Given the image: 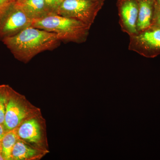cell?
<instances>
[{
	"label": "cell",
	"instance_id": "cell-8",
	"mask_svg": "<svg viewBox=\"0 0 160 160\" xmlns=\"http://www.w3.org/2000/svg\"><path fill=\"white\" fill-rule=\"evenodd\" d=\"M138 5V33L144 31L152 26L156 0H136Z\"/></svg>",
	"mask_w": 160,
	"mask_h": 160
},
{
	"label": "cell",
	"instance_id": "cell-7",
	"mask_svg": "<svg viewBox=\"0 0 160 160\" xmlns=\"http://www.w3.org/2000/svg\"><path fill=\"white\" fill-rule=\"evenodd\" d=\"M10 92L9 90V99L3 123L6 131L18 128L27 115V110L24 105Z\"/></svg>",
	"mask_w": 160,
	"mask_h": 160
},
{
	"label": "cell",
	"instance_id": "cell-11",
	"mask_svg": "<svg viewBox=\"0 0 160 160\" xmlns=\"http://www.w3.org/2000/svg\"><path fill=\"white\" fill-rule=\"evenodd\" d=\"M18 128L6 131L1 144V152L5 160H11V154L16 143L18 141Z\"/></svg>",
	"mask_w": 160,
	"mask_h": 160
},
{
	"label": "cell",
	"instance_id": "cell-14",
	"mask_svg": "<svg viewBox=\"0 0 160 160\" xmlns=\"http://www.w3.org/2000/svg\"><path fill=\"white\" fill-rule=\"evenodd\" d=\"M49 11L51 13H56L57 10L59 7L63 0H44Z\"/></svg>",
	"mask_w": 160,
	"mask_h": 160
},
{
	"label": "cell",
	"instance_id": "cell-18",
	"mask_svg": "<svg viewBox=\"0 0 160 160\" xmlns=\"http://www.w3.org/2000/svg\"><path fill=\"white\" fill-rule=\"evenodd\" d=\"M5 160V158L4 157L2 152H0V160Z\"/></svg>",
	"mask_w": 160,
	"mask_h": 160
},
{
	"label": "cell",
	"instance_id": "cell-2",
	"mask_svg": "<svg viewBox=\"0 0 160 160\" xmlns=\"http://www.w3.org/2000/svg\"><path fill=\"white\" fill-rule=\"evenodd\" d=\"M31 26L56 33L61 41L79 44L86 42L90 28L78 20L54 13L33 20Z\"/></svg>",
	"mask_w": 160,
	"mask_h": 160
},
{
	"label": "cell",
	"instance_id": "cell-15",
	"mask_svg": "<svg viewBox=\"0 0 160 160\" xmlns=\"http://www.w3.org/2000/svg\"><path fill=\"white\" fill-rule=\"evenodd\" d=\"M151 26L160 28V5L158 3L156 5L154 17Z\"/></svg>",
	"mask_w": 160,
	"mask_h": 160
},
{
	"label": "cell",
	"instance_id": "cell-19",
	"mask_svg": "<svg viewBox=\"0 0 160 160\" xmlns=\"http://www.w3.org/2000/svg\"><path fill=\"white\" fill-rule=\"evenodd\" d=\"M92 1H95V2H105L106 0H92Z\"/></svg>",
	"mask_w": 160,
	"mask_h": 160
},
{
	"label": "cell",
	"instance_id": "cell-17",
	"mask_svg": "<svg viewBox=\"0 0 160 160\" xmlns=\"http://www.w3.org/2000/svg\"><path fill=\"white\" fill-rule=\"evenodd\" d=\"M6 132L4 125L0 124V152H1V144H2V140Z\"/></svg>",
	"mask_w": 160,
	"mask_h": 160
},
{
	"label": "cell",
	"instance_id": "cell-10",
	"mask_svg": "<svg viewBox=\"0 0 160 160\" xmlns=\"http://www.w3.org/2000/svg\"><path fill=\"white\" fill-rule=\"evenodd\" d=\"M18 137L30 142L38 143L41 138L39 124L35 119L25 121L18 128Z\"/></svg>",
	"mask_w": 160,
	"mask_h": 160
},
{
	"label": "cell",
	"instance_id": "cell-16",
	"mask_svg": "<svg viewBox=\"0 0 160 160\" xmlns=\"http://www.w3.org/2000/svg\"><path fill=\"white\" fill-rule=\"evenodd\" d=\"M16 0H0V13Z\"/></svg>",
	"mask_w": 160,
	"mask_h": 160
},
{
	"label": "cell",
	"instance_id": "cell-13",
	"mask_svg": "<svg viewBox=\"0 0 160 160\" xmlns=\"http://www.w3.org/2000/svg\"><path fill=\"white\" fill-rule=\"evenodd\" d=\"M9 87L0 86V124H3L9 96Z\"/></svg>",
	"mask_w": 160,
	"mask_h": 160
},
{
	"label": "cell",
	"instance_id": "cell-9",
	"mask_svg": "<svg viewBox=\"0 0 160 160\" xmlns=\"http://www.w3.org/2000/svg\"><path fill=\"white\" fill-rule=\"evenodd\" d=\"M16 2L32 21L52 13L44 0H16Z\"/></svg>",
	"mask_w": 160,
	"mask_h": 160
},
{
	"label": "cell",
	"instance_id": "cell-4",
	"mask_svg": "<svg viewBox=\"0 0 160 160\" xmlns=\"http://www.w3.org/2000/svg\"><path fill=\"white\" fill-rule=\"evenodd\" d=\"M32 21L14 2L0 13V39L13 36L32 26Z\"/></svg>",
	"mask_w": 160,
	"mask_h": 160
},
{
	"label": "cell",
	"instance_id": "cell-12",
	"mask_svg": "<svg viewBox=\"0 0 160 160\" xmlns=\"http://www.w3.org/2000/svg\"><path fill=\"white\" fill-rule=\"evenodd\" d=\"M38 151L18 141L14 145L11 154V160H22L32 158L36 156Z\"/></svg>",
	"mask_w": 160,
	"mask_h": 160
},
{
	"label": "cell",
	"instance_id": "cell-3",
	"mask_svg": "<svg viewBox=\"0 0 160 160\" xmlns=\"http://www.w3.org/2000/svg\"><path fill=\"white\" fill-rule=\"evenodd\" d=\"M104 4L92 0H63L56 13L78 20L91 27Z\"/></svg>",
	"mask_w": 160,
	"mask_h": 160
},
{
	"label": "cell",
	"instance_id": "cell-1",
	"mask_svg": "<svg viewBox=\"0 0 160 160\" xmlns=\"http://www.w3.org/2000/svg\"><path fill=\"white\" fill-rule=\"evenodd\" d=\"M2 41L16 58L24 62L40 52L55 49L62 41L56 33L31 26Z\"/></svg>",
	"mask_w": 160,
	"mask_h": 160
},
{
	"label": "cell",
	"instance_id": "cell-5",
	"mask_svg": "<svg viewBox=\"0 0 160 160\" xmlns=\"http://www.w3.org/2000/svg\"><path fill=\"white\" fill-rule=\"evenodd\" d=\"M129 37V50L146 58H152L160 55V28L151 26Z\"/></svg>",
	"mask_w": 160,
	"mask_h": 160
},
{
	"label": "cell",
	"instance_id": "cell-6",
	"mask_svg": "<svg viewBox=\"0 0 160 160\" xmlns=\"http://www.w3.org/2000/svg\"><path fill=\"white\" fill-rule=\"evenodd\" d=\"M117 6L122 31L129 37L137 34L138 5L136 0H118Z\"/></svg>",
	"mask_w": 160,
	"mask_h": 160
},
{
	"label": "cell",
	"instance_id": "cell-20",
	"mask_svg": "<svg viewBox=\"0 0 160 160\" xmlns=\"http://www.w3.org/2000/svg\"><path fill=\"white\" fill-rule=\"evenodd\" d=\"M156 1L158 4H160V0H156Z\"/></svg>",
	"mask_w": 160,
	"mask_h": 160
}]
</instances>
